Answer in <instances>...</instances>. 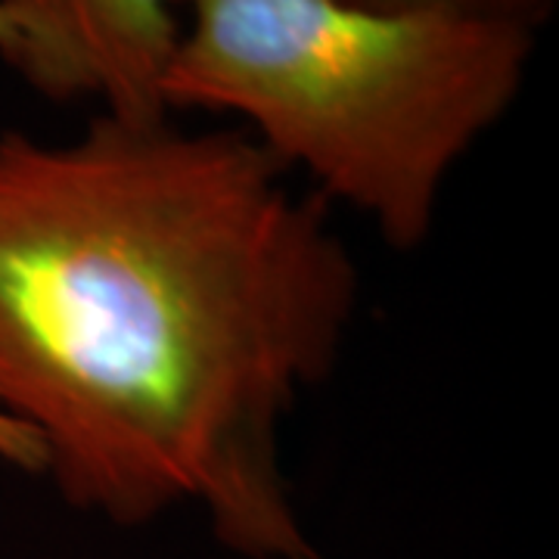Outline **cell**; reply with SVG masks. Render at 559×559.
<instances>
[{"label":"cell","instance_id":"6da1fadb","mask_svg":"<svg viewBox=\"0 0 559 559\" xmlns=\"http://www.w3.org/2000/svg\"><path fill=\"white\" fill-rule=\"evenodd\" d=\"M358 308L336 209L234 124L0 131V411L81 513L193 507L237 557L323 559L286 429Z\"/></svg>","mask_w":559,"mask_h":559},{"label":"cell","instance_id":"7a4b0ae2","mask_svg":"<svg viewBox=\"0 0 559 559\" xmlns=\"http://www.w3.org/2000/svg\"><path fill=\"white\" fill-rule=\"evenodd\" d=\"M171 116L234 121L385 246L432 237L444 190L520 100L535 28L355 0H171Z\"/></svg>","mask_w":559,"mask_h":559},{"label":"cell","instance_id":"3957f363","mask_svg":"<svg viewBox=\"0 0 559 559\" xmlns=\"http://www.w3.org/2000/svg\"><path fill=\"white\" fill-rule=\"evenodd\" d=\"M7 66L47 103L112 116H171L162 75L178 38L171 0H0Z\"/></svg>","mask_w":559,"mask_h":559},{"label":"cell","instance_id":"277c9868","mask_svg":"<svg viewBox=\"0 0 559 559\" xmlns=\"http://www.w3.org/2000/svg\"><path fill=\"white\" fill-rule=\"evenodd\" d=\"M355 3L380 7V10H426V13L516 22L538 32L557 0H355Z\"/></svg>","mask_w":559,"mask_h":559},{"label":"cell","instance_id":"5b68a950","mask_svg":"<svg viewBox=\"0 0 559 559\" xmlns=\"http://www.w3.org/2000/svg\"><path fill=\"white\" fill-rule=\"evenodd\" d=\"M0 463L20 469L25 476H40V448L28 429H22L16 419H10L0 411Z\"/></svg>","mask_w":559,"mask_h":559},{"label":"cell","instance_id":"8992f818","mask_svg":"<svg viewBox=\"0 0 559 559\" xmlns=\"http://www.w3.org/2000/svg\"><path fill=\"white\" fill-rule=\"evenodd\" d=\"M10 44H13V38H10V28H7V22L0 20V60H7Z\"/></svg>","mask_w":559,"mask_h":559}]
</instances>
